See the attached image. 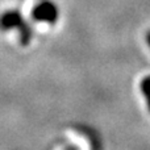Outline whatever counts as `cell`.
Returning a JSON list of instances; mask_svg holds the SVG:
<instances>
[{
	"instance_id": "6da1fadb",
	"label": "cell",
	"mask_w": 150,
	"mask_h": 150,
	"mask_svg": "<svg viewBox=\"0 0 150 150\" xmlns=\"http://www.w3.org/2000/svg\"><path fill=\"white\" fill-rule=\"evenodd\" d=\"M33 18L41 23L53 24L58 18V8L52 1H42L34 8Z\"/></svg>"
},
{
	"instance_id": "7a4b0ae2",
	"label": "cell",
	"mask_w": 150,
	"mask_h": 150,
	"mask_svg": "<svg viewBox=\"0 0 150 150\" xmlns=\"http://www.w3.org/2000/svg\"><path fill=\"white\" fill-rule=\"evenodd\" d=\"M142 90H144V93H145V96H146V100H148V103H149V107H150V79H146L145 82L142 83Z\"/></svg>"
},
{
	"instance_id": "3957f363",
	"label": "cell",
	"mask_w": 150,
	"mask_h": 150,
	"mask_svg": "<svg viewBox=\"0 0 150 150\" xmlns=\"http://www.w3.org/2000/svg\"><path fill=\"white\" fill-rule=\"evenodd\" d=\"M146 41H148V44H149V46H150V32L148 33V36H146Z\"/></svg>"
}]
</instances>
